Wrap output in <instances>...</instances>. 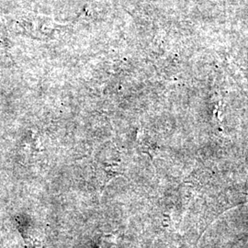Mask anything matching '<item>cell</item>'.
<instances>
[{
	"mask_svg": "<svg viewBox=\"0 0 248 248\" xmlns=\"http://www.w3.org/2000/svg\"><path fill=\"white\" fill-rule=\"evenodd\" d=\"M22 235H23V239H24V242H25V247H26V248H44L42 243L39 240L31 237L27 233L26 234L22 233Z\"/></svg>",
	"mask_w": 248,
	"mask_h": 248,
	"instance_id": "cell-1",
	"label": "cell"
}]
</instances>
